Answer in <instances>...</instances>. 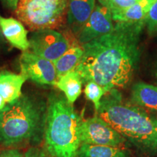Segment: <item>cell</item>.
Here are the masks:
<instances>
[{"label":"cell","mask_w":157,"mask_h":157,"mask_svg":"<svg viewBox=\"0 0 157 157\" xmlns=\"http://www.w3.org/2000/svg\"><path fill=\"white\" fill-rule=\"evenodd\" d=\"M145 25L116 23L112 32L82 44L84 54L75 69L82 82H95L105 93L126 87L140 58L139 42Z\"/></svg>","instance_id":"6da1fadb"},{"label":"cell","mask_w":157,"mask_h":157,"mask_svg":"<svg viewBox=\"0 0 157 157\" xmlns=\"http://www.w3.org/2000/svg\"><path fill=\"white\" fill-rule=\"evenodd\" d=\"M104 95L98 115L139 151L156 156L157 118L124 101L117 90H111Z\"/></svg>","instance_id":"7a4b0ae2"},{"label":"cell","mask_w":157,"mask_h":157,"mask_svg":"<svg viewBox=\"0 0 157 157\" xmlns=\"http://www.w3.org/2000/svg\"><path fill=\"white\" fill-rule=\"evenodd\" d=\"M48 101L30 94L0 111V145L10 147L38 146L44 140Z\"/></svg>","instance_id":"3957f363"},{"label":"cell","mask_w":157,"mask_h":157,"mask_svg":"<svg viewBox=\"0 0 157 157\" xmlns=\"http://www.w3.org/2000/svg\"><path fill=\"white\" fill-rule=\"evenodd\" d=\"M82 119L66 98L52 92L48 96L44 149L49 157H78Z\"/></svg>","instance_id":"277c9868"},{"label":"cell","mask_w":157,"mask_h":157,"mask_svg":"<svg viewBox=\"0 0 157 157\" xmlns=\"http://www.w3.org/2000/svg\"><path fill=\"white\" fill-rule=\"evenodd\" d=\"M68 0H19L15 15L31 31L60 28L67 20Z\"/></svg>","instance_id":"5b68a950"},{"label":"cell","mask_w":157,"mask_h":157,"mask_svg":"<svg viewBox=\"0 0 157 157\" xmlns=\"http://www.w3.org/2000/svg\"><path fill=\"white\" fill-rule=\"evenodd\" d=\"M80 138L82 143L119 148L124 146L127 142L98 114L82 121Z\"/></svg>","instance_id":"8992f818"},{"label":"cell","mask_w":157,"mask_h":157,"mask_svg":"<svg viewBox=\"0 0 157 157\" xmlns=\"http://www.w3.org/2000/svg\"><path fill=\"white\" fill-rule=\"evenodd\" d=\"M29 41L31 52L52 62L58 60L71 47L67 39L53 29L34 31Z\"/></svg>","instance_id":"52a82bcc"},{"label":"cell","mask_w":157,"mask_h":157,"mask_svg":"<svg viewBox=\"0 0 157 157\" xmlns=\"http://www.w3.org/2000/svg\"><path fill=\"white\" fill-rule=\"evenodd\" d=\"M21 74L39 84L55 85L58 81L54 63L30 51L23 52L20 58Z\"/></svg>","instance_id":"ba28073f"},{"label":"cell","mask_w":157,"mask_h":157,"mask_svg":"<svg viewBox=\"0 0 157 157\" xmlns=\"http://www.w3.org/2000/svg\"><path fill=\"white\" fill-rule=\"evenodd\" d=\"M111 12L105 6L98 5L78 34V40L84 44L112 32L114 29Z\"/></svg>","instance_id":"9c48e42d"},{"label":"cell","mask_w":157,"mask_h":157,"mask_svg":"<svg viewBox=\"0 0 157 157\" xmlns=\"http://www.w3.org/2000/svg\"><path fill=\"white\" fill-rule=\"evenodd\" d=\"M0 30L11 46L25 52L29 48L28 31L18 20L0 15Z\"/></svg>","instance_id":"30bf717a"},{"label":"cell","mask_w":157,"mask_h":157,"mask_svg":"<svg viewBox=\"0 0 157 157\" xmlns=\"http://www.w3.org/2000/svg\"><path fill=\"white\" fill-rule=\"evenodd\" d=\"M95 7V0H68L67 22L78 34Z\"/></svg>","instance_id":"8fae6325"},{"label":"cell","mask_w":157,"mask_h":157,"mask_svg":"<svg viewBox=\"0 0 157 157\" xmlns=\"http://www.w3.org/2000/svg\"><path fill=\"white\" fill-rule=\"evenodd\" d=\"M155 0H139L134 5L121 10L112 13V18L115 23H136L146 22L151 7Z\"/></svg>","instance_id":"7c38bea8"},{"label":"cell","mask_w":157,"mask_h":157,"mask_svg":"<svg viewBox=\"0 0 157 157\" xmlns=\"http://www.w3.org/2000/svg\"><path fill=\"white\" fill-rule=\"evenodd\" d=\"M26 78L21 74L0 71V95L7 104L16 101L22 95L21 89Z\"/></svg>","instance_id":"4fadbf2b"},{"label":"cell","mask_w":157,"mask_h":157,"mask_svg":"<svg viewBox=\"0 0 157 157\" xmlns=\"http://www.w3.org/2000/svg\"><path fill=\"white\" fill-rule=\"evenodd\" d=\"M132 103L145 110L157 113V87L138 82L134 84L131 95Z\"/></svg>","instance_id":"5bb4252c"},{"label":"cell","mask_w":157,"mask_h":157,"mask_svg":"<svg viewBox=\"0 0 157 157\" xmlns=\"http://www.w3.org/2000/svg\"><path fill=\"white\" fill-rule=\"evenodd\" d=\"M82 78L75 70L68 72L58 78L56 86L64 93L71 104H74L82 93Z\"/></svg>","instance_id":"9a60e30c"},{"label":"cell","mask_w":157,"mask_h":157,"mask_svg":"<svg viewBox=\"0 0 157 157\" xmlns=\"http://www.w3.org/2000/svg\"><path fill=\"white\" fill-rule=\"evenodd\" d=\"M84 54L82 46H71L65 53L54 61L58 78L76 69Z\"/></svg>","instance_id":"2e32d148"},{"label":"cell","mask_w":157,"mask_h":157,"mask_svg":"<svg viewBox=\"0 0 157 157\" xmlns=\"http://www.w3.org/2000/svg\"><path fill=\"white\" fill-rule=\"evenodd\" d=\"M78 157H129L123 148L82 143Z\"/></svg>","instance_id":"e0dca14e"},{"label":"cell","mask_w":157,"mask_h":157,"mask_svg":"<svg viewBox=\"0 0 157 157\" xmlns=\"http://www.w3.org/2000/svg\"><path fill=\"white\" fill-rule=\"evenodd\" d=\"M84 94H85L87 99L94 104L95 110L97 113L100 108V105H101L102 98L105 94L103 88L95 82H89L85 85Z\"/></svg>","instance_id":"ac0fdd59"},{"label":"cell","mask_w":157,"mask_h":157,"mask_svg":"<svg viewBox=\"0 0 157 157\" xmlns=\"http://www.w3.org/2000/svg\"><path fill=\"white\" fill-rule=\"evenodd\" d=\"M137 1L139 0H98L101 5L106 7L111 13L127 8Z\"/></svg>","instance_id":"d6986e66"},{"label":"cell","mask_w":157,"mask_h":157,"mask_svg":"<svg viewBox=\"0 0 157 157\" xmlns=\"http://www.w3.org/2000/svg\"><path fill=\"white\" fill-rule=\"evenodd\" d=\"M145 23L151 34L157 33V0H155L151 7Z\"/></svg>","instance_id":"ffe728a7"},{"label":"cell","mask_w":157,"mask_h":157,"mask_svg":"<svg viewBox=\"0 0 157 157\" xmlns=\"http://www.w3.org/2000/svg\"><path fill=\"white\" fill-rule=\"evenodd\" d=\"M23 157H49V156L44 148L32 146L29 148L25 154H23Z\"/></svg>","instance_id":"44dd1931"},{"label":"cell","mask_w":157,"mask_h":157,"mask_svg":"<svg viewBox=\"0 0 157 157\" xmlns=\"http://www.w3.org/2000/svg\"><path fill=\"white\" fill-rule=\"evenodd\" d=\"M23 154L16 148L5 149L0 152V157H23Z\"/></svg>","instance_id":"7402d4cb"},{"label":"cell","mask_w":157,"mask_h":157,"mask_svg":"<svg viewBox=\"0 0 157 157\" xmlns=\"http://www.w3.org/2000/svg\"><path fill=\"white\" fill-rule=\"evenodd\" d=\"M2 2L5 4V5L7 6L8 8L15 11L17 6V4H18L19 0H2Z\"/></svg>","instance_id":"603a6c76"},{"label":"cell","mask_w":157,"mask_h":157,"mask_svg":"<svg viewBox=\"0 0 157 157\" xmlns=\"http://www.w3.org/2000/svg\"><path fill=\"white\" fill-rule=\"evenodd\" d=\"M7 105V103H6L5 100L4 99L2 96L0 95V111H2V110L5 109V106Z\"/></svg>","instance_id":"cb8c5ba5"},{"label":"cell","mask_w":157,"mask_h":157,"mask_svg":"<svg viewBox=\"0 0 157 157\" xmlns=\"http://www.w3.org/2000/svg\"><path fill=\"white\" fill-rule=\"evenodd\" d=\"M2 32H1V30H0V39H2Z\"/></svg>","instance_id":"d4e9b609"},{"label":"cell","mask_w":157,"mask_h":157,"mask_svg":"<svg viewBox=\"0 0 157 157\" xmlns=\"http://www.w3.org/2000/svg\"><path fill=\"white\" fill-rule=\"evenodd\" d=\"M156 78H157V70H156Z\"/></svg>","instance_id":"484cf974"}]
</instances>
